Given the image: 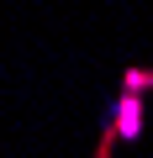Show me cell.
<instances>
[{
    "instance_id": "6da1fadb",
    "label": "cell",
    "mask_w": 153,
    "mask_h": 158,
    "mask_svg": "<svg viewBox=\"0 0 153 158\" xmlns=\"http://www.w3.org/2000/svg\"><path fill=\"white\" fill-rule=\"evenodd\" d=\"M142 132H148V95H137V90H116L111 116H106V127H100V148H95V158H111V148H132V142H142Z\"/></svg>"
},
{
    "instance_id": "7a4b0ae2",
    "label": "cell",
    "mask_w": 153,
    "mask_h": 158,
    "mask_svg": "<svg viewBox=\"0 0 153 158\" xmlns=\"http://www.w3.org/2000/svg\"><path fill=\"white\" fill-rule=\"evenodd\" d=\"M116 90H137V95H148L153 90V69H121V79H116Z\"/></svg>"
}]
</instances>
